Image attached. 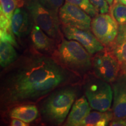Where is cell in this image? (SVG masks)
I'll return each mask as SVG.
<instances>
[{
  "label": "cell",
  "instance_id": "6da1fadb",
  "mask_svg": "<svg viewBox=\"0 0 126 126\" xmlns=\"http://www.w3.org/2000/svg\"><path fill=\"white\" fill-rule=\"evenodd\" d=\"M76 77L55 59L34 52L25 53L4 71L1 106L9 108L35 103L57 88L71 83Z\"/></svg>",
  "mask_w": 126,
  "mask_h": 126
},
{
  "label": "cell",
  "instance_id": "7a4b0ae2",
  "mask_svg": "<svg viewBox=\"0 0 126 126\" xmlns=\"http://www.w3.org/2000/svg\"><path fill=\"white\" fill-rule=\"evenodd\" d=\"M77 89L65 85L50 93L40 107L43 119L54 125H60L65 121L77 97Z\"/></svg>",
  "mask_w": 126,
  "mask_h": 126
},
{
  "label": "cell",
  "instance_id": "3957f363",
  "mask_svg": "<svg viewBox=\"0 0 126 126\" xmlns=\"http://www.w3.org/2000/svg\"><path fill=\"white\" fill-rule=\"evenodd\" d=\"M91 54L82 45L74 40H64L54 52V59L61 65L77 74L82 75L91 70Z\"/></svg>",
  "mask_w": 126,
  "mask_h": 126
},
{
  "label": "cell",
  "instance_id": "277c9868",
  "mask_svg": "<svg viewBox=\"0 0 126 126\" xmlns=\"http://www.w3.org/2000/svg\"><path fill=\"white\" fill-rule=\"evenodd\" d=\"M25 5L34 25L39 26L51 38L57 40L61 37L59 14L46 8L38 0H25Z\"/></svg>",
  "mask_w": 126,
  "mask_h": 126
},
{
  "label": "cell",
  "instance_id": "5b68a950",
  "mask_svg": "<svg viewBox=\"0 0 126 126\" xmlns=\"http://www.w3.org/2000/svg\"><path fill=\"white\" fill-rule=\"evenodd\" d=\"M85 95L91 108L100 111L109 110L113 98V89L102 79L92 80L85 87Z\"/></svg>",
  "mask_w": 126,
  "mask_h": 126
},
{
  "label": "cell",
  "instance_id": "8992f818",
  "mask_svg": "<svg viewBox=\"0 0 126 126\" xmlns=\"http://www.w3.org/2000/svg\"><path fill=\"white\" fill-rule=\"evenodd\" d=\"M93 68L97 78L109 83L117 79L120 70V64L107 47L99 51L93 60Z\"/></svg>",
  "mask_w": 126,
  "mask_h": 126
},
{
  "label": "cell",
  "instance_id": "52a82bcc",
  "mask_svg": "<svg viewBox=\"0 0 126 126\" xmlns=\"http://www.w3.org/2000/svg\"><path fill=\"white\" fill-rule=\"evenodd\" d=\"M118 23L108 14H100L94 17L91 28L96 38L105 46H109L117 37Z\"/></svg>",
  "mask_w": 126,
  "mask_h": 126
},
{
  "label": "cell",
  "instance_id": "ba28073f",
  "mask_svg": "<svg viewBox=\"0 0 126 126\" xmlns=\"http://www.w3.org/2000/svg\"><path fill=\"white\" fill-rule=\"evenodd\" d=\"M59 16L65 26L84 30L91 29V16L75 5L66 2L60 9Z\"/></svg>",
  "mask_w": 126,
  "mask_h": 126
},
{
  "label": "cell",
  "instance_id": "9c48e42d",
  "mask_svg": "<svg viewBox=\"0 0 126 126\" xmlns=\"http://www.w3.org/2000/svg\"><path fill=\"white\" fill-rule=\"evenodd\" d=\"M63 32L68 40H76L90 53L94 54L104 49L103 45L89 30L81 29L69 26H63Z\"/></svg>",
  "mask_w": 126,
  "mask_h": 126
},
{
  "label": "cell",
  "instance_id": "30bf717a",
  "mask_svg": "<svg viewBox=\"0 0 126 126\" xmlns=\"http://www.w3.org/2000/svg\"><path fill=\"white\" fill-rule=\"evenodd\" d=\"M33 20L27 9L18 7L11 18V26L12 33L19 38L26 37L31 33L34 25Z\"/></svg>",
  "mask_w": 126,
  "mask_h": 126
},
{
  "label": "cell",
  "instance_id": "8fae6325",
  "mask_svg": "<svg viewBox=\"0 0 126 126\" xmlns=\"http://www.w3.org/2000/svg\"><path fill=\"white\" fill-rule=\"evenodd\" d=\"M112 111L114 119L126 118V77L119 76L112 83Z\"/></svg>",
  "mask_w": 126,
  "mask_h": 126
},
{
  "label": "cell",
  "instance_id": "7c38bea8",
  "mask_svg": "<svg viewBox=\"0 0 126 126\" xmlns=\"http://www.w3.org/2000/svg\"><path fill=\"white\" fill-rule=\"evenodd\" d=\"M91 110V107L86 97L84 96L80 97L75 100L72 105L65 126H81L85 118L90 113Z\"/></svg>",
  "mask_w": 126,
  "mask_h": 126
},
{
  "label": "cell",
  "instance_id": "4fadbf2b",
  "mask_svg": "<svg viewBox=\"0 0 126 126\" xmlns=\"http://www.w3.org/2000/svg\"><path fill=\"white\" fill-rule=\"evenodd\" d=\"M9 115L12 119H18L26 123H31L38 117L39 111L33 104L24 103L11 108Z\"/></svg>",
  "mask_w": 126,
  "mask_h": 126
},
{
  "label": "cell",
  "instance_id": "5bb4252c",
  "mask_svg": "<svg viewBox=\"0 0 126 126\" xmlns=\"http://www.w3.org/2000/svg\"><path fill=\"white\" fill-rule=\"evenodd\" d=\"M33 45L40 51H50L54 46V40L50 38L39 26L34 25L31 33Z\"/></svg>",
  "mask_w": 126,
  "mask_h": 126
},
{
  "label": "cell",
  "instance_id": "9a60e30c",
  "mask_svg": "<svg viewBox=\"0 0 126 126\" xmlns=\"http://www.w3.org/2000/svg\"><path fill=\"white\" fill-rule=\"evenodd\" d=\"M114 116L112 111H95L90 112L84 120L82 126H106L112 120Z\"/></svg>",
  "mask_w": 126,
  "mask_h": 126
},
{
  "label": "cell",
  "instance_id": "2e32d148",
  "mask_svg": "<svg viewBox=\"0 0 126 126\" xmlns=\"http://www.w3.org/2000/svg\"><path fill=\"white\" fill-rule=\"evenodd\" d=\"M16 51L14 46L9 42L1 40L0 43V64L1 67L6 68L16 60Z\"/></svg>",
  "mask_w": 126,
  "mask_h": 126
},
{
  "label": "cell",
  "instance_id": "e0dca14e",
  "mask_svg": "<svg viewBox=\"0 0 126 126\" xmlns=\"http://www.w3.org/2000/svg\"><path fill=\"white\" fill-rule=\"evenodd\" d=\"M109 49L120 64L126 63V40L117 36L115 40L108 46Z\"/></svg>",
  "mask_w": 126,
  "mask_h": 126
},
{
  "label": "cell",
  "instance_id": "ac0fdd59",
  "mask_svg": "<svg viewBox=\"0 0 126 126\" xmlns=\"http://www.w3.org/2000/svg\"><path fill=\"white\" fill-rule=\"evenodd\" d=\"M25 0H0L1 13L4 14L11 22L14 11L18 7H22Z\"/></svg>",
  "mask_w": 126,
  "mask_h": 126
},
{
  "label": "cell",
  "instance_id": "d6986e66",
  "mask_svg": "<svg viewBox=\"0 0 126 126\" xmlns=\"http://www.w3.org/2000/svg\"><path fill=\"white\" fill-rule=\"evenodd\" d=\"M110 14L112 18L119 25L126 23V5L119 2L116 0L113 1L110 8Z\"/></svg>",
  "mask_w": 126,
  "mask_h": 126
},
{
  "label": "cell",
  "instance_id": "ffe728a7",
  "mask_svg": "<svg viewBox=\"0 0 126 126\" xmlns=\"http://www.w3.org/2000/svg\"><path fill=\"white\" fill-rule=\"evenodd\" d=\"M66 2L78 6L90 16L94 17L99 14L97 9L92 4L89 0H65Z\"/></svg>",
  "mask_w": 126,
  "mask_h": 126
},
{
  "label": "cell",
  "instance_id": "44dd1931",
  "mask_svg": "<svg viewBox=\"0 0 126 126\" xmlns=\"http://www.w3.org/2000/svg\"><path fill=\"white\" fill-rule=\"evenodd\" d=\"M42 5L54 13L59 14L60 8L63 5L64 0H38Z\"/></svg>",
  "mask_w": 126,
  "mask_h": 126
},
{
  "label": "cell",
  "instance_id": "7402d4cb",
  "mask_svg": "<svg viewBox=\"0 0 126 126\" xmlns=\"http://www.w3.org/2000/svg\"><path fill=\"white\" fill-rule=\"evenodd\" d=\"M0 37H1V40L9 42L12 44L14 46L18 47V44L15 40L12 30L1 29L0 30Z\"/></svg>",
  "mask_w": 126,
  "mask_h": 126
},
{
  "label": "cell",
  "instance_id": "603a6c76",
  "mask_svg": "<svg viewBox=\"0 0 126 126\" xmlns=\"http://www.w3.org/2000/svg\"><path fill=\"white\" fill-rule=\"evenodd\" d=\"M89 1L97 9L99 13L106 14L109 11V4L106 0H89Z\"/></svg>",
  "mask_w": 126,
  "mask_h": 126
},
{
  "label": "cell",
  "instance_id": "cb8c5ba5",
  "mask_svg": "<svg viewBox=\"0 0 126 126\" xmlns=\"http://www.w3.org/2000/svg\"><path fill=\"white\" fill-rule=\"evenodd\" d=\"M11 22L5 16L4 14L0 12V27L1 29L11 30Z\"/></svg>",
  "mask_w": 126,
  "mask_h": 126
},
{
  "label": "cell",
  "instance_id": "d4e9b609",
  "mask_svg": "<svg viewBox=\"0 0 126 126\" xmlns=\"http://www.w3.org/2000/svg\"><path fill=\"white\" fill-rule=\"evenodd\" d=\"M109 125L111 126H126V118L114 119L110 123Z\"/></svg>",
  "mask_w": 126,
  "mask_h": 126
},
{
  "label": "cell",
  "instance_id": "484cf974",
  "mask_svg": "<svg viewBox=\"0 0 126 126\" xmlns=\"http://www.w3.org/2000/svg\"><path fill=\"white\" fill-rule=\"evenodd\" d=\"M118 36L126 40V23L123 25H120L119 27Z\"/></svg>",
  "mask_w": 126,
  "mask_h": 126
},
{
  "label": "cell",
  "instance_id": "4316f807",
  "mask_svg": "<svg viewBox=\"0 0 126 126\" xmlns=\"http://www.w3.org/2000/svg\"><path fill=\"white\" fill-rule=\"evenodd\" d=\"M11 125L12 126H28V124L19 119H13L11 123Z\"/></svg>",
  "mask_w": 126,
  "mask_h": 126
},
{
  "label": "cell",
  "instance_id": "83f0119b",
  "mask_svg": "<svg viewBox=\"0 0 126 126\" xmlns=\"http://www.w3.org/2000/svg\"><path fill=\"white\" fill-rule=\"evenodd\" d=\"M119 76L126 77V63L120 65V70Z\"/></svg>",
  "mask_w": 126,
  "mask_h": 126
},
{
  "label": "cell",
  "instance_id": "f1b7e54d",
  "mask_svg": "<svg viewBox=\"0 0 126 126\" xmlns=\"http://www.w3.org/2000/svg\"><path fill=\"white\" fill-rule=\"evenodd\" d=\"M116 1H118L119 2H120L122 3V4L126 5V0H116Z\"/></svg>",
  "mask_w": 126,
  "mask_h": 126
},
{
  "label": "cell",
  "instance_id": "f546056e",
  "mask_svg": "<svg viewBox=\"0 0 126 126\" xmlns=\"http://www.w3.org/2000/svg\"><path fill=\"white\" fill-rule=\"evenodd\" d=\"M107 1H108L109 4L110 5L112 4V3L113 2V0H106Z\"/></svg>",
  "mask_w": 126,
  "mask_h": 126
}]
</instances>
